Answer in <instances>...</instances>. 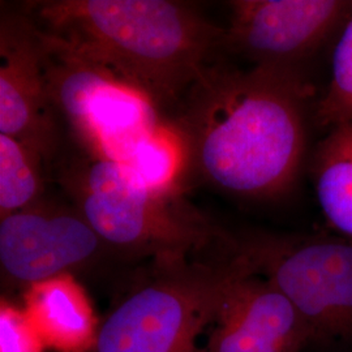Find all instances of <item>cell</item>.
Returning <instances> with one entry per match:
<instances>
[{"mask_svg":"<svg viewBox=\"0 0 352 352\" xmlns=\"http://www.w3.org/2000/svg\"><path fill=\"white\" fill-rule=\"evenodd\" d=\"M305 74L215 62L182 102L189 170L227 195L276 200L296 186L314 120Z\"/></svg>","mask_w":352,"mask_h":352,"instance_id":"obj_1","label":"cell"},{"mask_svg":"<svg viewBox=\"0 0 352 352\" xmlns=\"http://www.w3.org/2000/svg\"><path fill=\"white\" fill-rule=\"evenodd\" d=\"M45 32L62 38L148 97L161 111L183 102L225 51L226 29L166 0H49L28 4Z\"/></svg>","mask_w":352,"mask_h":352,"instance_id":"obj_2","label":"cell"},{"mask_svg":"<svg viewBox=\"0 0 352 352\" xmlns=\"http://www.w3.org/2000/svg\"><path fill=\"white\" fill-rule=\"evenodd\" d=\"M247 272L235 236L200 256L151 260L102 320L91 352H195L228 283Z\"/></svg>","mask_w":352,"mask_h":352,"instance_id":"obj_3","label":"cell"},{"mask_svg":"<svg viewBox=\"0 0 352 352\" xmlns=\"http://www.w3.org/2000/svg\"><path fill=\"white\" fill-rule=\"evenodd\" d=\"M62 184L115 254L183 258L215 251L231 238L176 196L144 188L124 164L85 155L64 166Z\"/></svg>","mask_w":352,"mask_h":352,"instance_id":"obj_4","label":"cell"},{"mask_svg":"<svg viewBox=\"0 0 352 352\" xmlns=\"http://www.w3.org/2000/svg\"><path fill=\"white\" fill-rule=\"evenodd\" d=\"M51 102L87 155L126 164L162 122L154 103L106 67L42 29Z\"/></svg>","mask_w":352,"mask_h":352,"instance_id":"obj_5","label":"cell"},{"mask_svg":"<svg viewBox=\"0 0 352 352\" xmlns=\"http://www.w3.org/2000/svg\"><path fill=\"white\" fill-rule=\"evenodd\" d=\"M253 274L277 287L314 342L352 343V243L340 236L252 231L235 234Z\"/></svg>","mask_w":352,"mask_h":352,"instance_id":"obj_6","label":"cell"},{"mask_svg":"<svg viewBox=\"0 0 352 352\" xmlns=\"http://www.w3.org/2000/svg\"><path fill=\"white\" fill-rule=\"evenodd\" d=\"M225 50L252 64L307 75V67L352 12L349 0L230 1Z\"/></svg>","mask_w":352,"mask_h":352,"instance_id":"obj_7","label":"cell"},{"mask_svg":"<svg viewBox=\"0 0 352 352\" xmlns=\"http://www.w3.org/2000/svg\"><path fill=\"white\" fill-rule=\"evenodd\" d=\"M115 254L75 206L36 205L0 218L3 280L25 289L46 279L84 272Z\"/></svg>","mask_w":352,"mask_h":352,"instance_id":"obj_8","label":"cell"},{"mask_svg":"<svg viewBox=\"0 0 352 352\" xmlns=\"http://www.w3.org/2000/svg\"><path fill=\"white\" fill-rule=\"evenodd\" d=\"M0 133L25 144L45 162L55 158L62 142L45 77L42 30L26 13L1 14Z\"/></svg>","mask_w":352,"mask_h":352,"instance_id":"obj_9","label":"cell"},{"mask_svg":"<svg viewBox=\"0 0 352 352\" xmlns=\"http://www.w3.org/2000/svg\"><path fill=\"white\" fill-rule=\"evenodd\" d=\"M204 337L195 352H302L314 342L289 299L251 272L228 283Z\"/></svg>","mask_w":352,"mask_h":352,"instance_id":"obj_10","label":"cell"},{"mask_svg":"<svg viewBox=\"0 0 352 352\" xmlns=\"http://www.w3.org/2000/svg\"><path fill=\"white\" fill-rule=\"evenodd\" d=\"M23 307L47 350L93 351L102 321L75 276L64 274L29 286Z\"/></svg>","mask_w":352,"mask_h":352,"instance_id":"obj_11","label":"cell"},{"mask_svg":"<svg viewBox=\"0 0 352 352\" xmlns=\"http://www.w3.org/2000/svg\"><path fill=\"white\" fill-rule=\"evenodd\" d=\"M311 176L327 225L352 243V122L327 129L312 153Z\"/></svg>","mask_w":352,"mask_h":352,"instance_id":"obj_12","label":"cell"},{"mask_svg":"<svg viewBox=\"0 0 352 352\" xmlns=\"http://www.w3.org/2000/svg\"><path fill=\"white\" fill-rule=\"evenodd\" d=\"M126 166L144 188L160 196H176L189 171L187 140L179 126L161 122L140 142Z\"/></svg>","mask_w":352,"mask_h":352,"instance_id":"obj_13","label":"cell"},{"mask_svg":"<svg viewBox=\"0 0 352 352\" xmlns=\"http://www.w3.org/2000/svg\"><path fill=\"white\" fill-rule=\"evenodd\" d=\"M43 162L37 151L0 133V218L41 201Z\"/></svg>","mask_w":352,"mask_h":352,"instance_id":"obj_14","label":"cell"},{"mask_svg":"<svg viewBox=\"0 0 352 352\" xmlns=\"http://www.w3.org/2000/svg\"><path fill=\"white\" fill-rule=\"evenodd\" d=\"M351 122L352 12L334 45L329 87L314 109V123L327 131Z\"/></svg>","mask_w":352,"mask_h":352,"instance_id":"obj_15","label":"cell"},{"mask_svg":"<svg viewBox=\"0 0 352 352\" xmlns=\"http://www.w3.org/2000/svg\"><path fill=\"white\" fill-rule=\"evenodd\" d=\"M47 350L37 329L20 307L1 298L0 352H45Z\"/></svg>","mask_w":352,"mask_h":352,"instance_id":"obj_16","label":"cell"}]
</instances>
